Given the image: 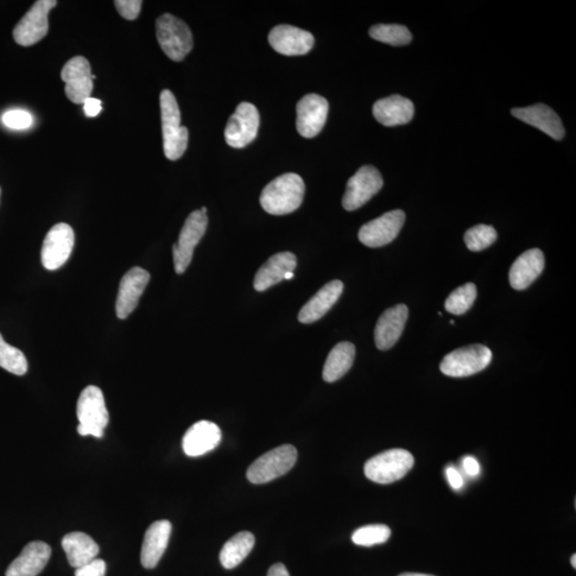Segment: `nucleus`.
Segmentation results:
<instances>
[{
    "mask_svg": "<svg viewBox=\"0 0 576 576\" xmlns=\"http://www.w3.org/2000/svg\"><path fill=\"white\" fill-rule=\"evenodd\" d=\"M400 576H434V575L422 574V573H403Z\"/></svg>",
    "mask_w": 576,
    "mask_h": 576,
    "instance_id": "79ce46f5",
    "label": "nucleus"
},
{
    "mask_svg": "<svg viewBox=\"0 0 576 576\" xmlns=\"http://www.w3.org/2000/svg\"><path fill=\"white\" fill-rule=\"evenodd\" d=\"M156 36L163 53L173 61L185 59L194 47L192 30L173 15L166 14L158 18Z\"/></svg>",
    "mask_w": 576,
    "mask_h": 576,
    "instance_id": "39448f33",
    "label": "nucleus"
},
{
    "mask_svg": "<svg viewBox=\"0 0 576 576\" xmlns=\"http://www.w3.org/2000/svg\"><path fill=\"white\" fill-rule=\"evenodd\" d=\"M3 123L11 130H27L34 123L33 116L26 110H14L4 113Z\"/></svg>",
    "mask_w": 576,
    "mask_h": 576,
    "instance_id": "f704fd0d",
    "label": "nucleus"
},
{
    "mask_svg": "<svg viewBox=\"0 0 576 576\" xmlns=\"http://www.w3.org/2000/svg\"><path fill=\"white\" fill-rule=\"evenodd\" d=\"M329 104L318 94H308L297 104V131L305 138L318 136L327 121Z\"/></svg>",
    "mask_w": 576,
    "mask_h": 576,
    "instance_id": "2eb2a0df",
    "label": "nucleus"
},
{
    "mask_svg": "<svg viewBox=\"0 0 576 576\" xmlns=\"http://www.w3.org/2000/svg\"><path fill=\"white\" fill-rule=\"evenodd\" d=\"M370 36L373 40L390 44V46L402 47L407 46L413 41V35L409 29L403 25H375L370 29Z\"/></svg>",
    "mask_w": 576,
    "mask_h": 576,
    "instance_id": "c756f323",
    "label": "nucleus"
},
{
    "mask_svg": "<svg viewBox=\"0 0 576 576\" xmlns=\"http://www.w3.org/2000/svg\"><path fill=\"white\" fill-rule=\"evenodd\" d=\"M78 432L80 435L103 438L104 429L109 425L110 414L102 390L95 385H89L81 392L78 402Z\"/></svg>",
    "mask_w": 576,
    "mask_h": 576,
    "instance_id": "20e7f679",
    "label": "nucleus"
},
{
    "mask_svg": "<svg viewBox=\"0 0 576 576\" xmlns=\"http://www.w3.org/2000/svg\"><path fill=\"white\" fill-rule=\"evenodd\" d=\"M451 325H455V321L454 320H451Z\"/></svg>",
    "mask_w": 576,
    "mask_h": 576,
    "instance_id": "a18cd8bd",
    "label": "nucleus"
},
{
    "mask_svg": "<svg viewBox=\"0 0 576 576\" xmlns=\"http://www.w3.org/2000/svg\"><path fill=\"white\" fill-rule=\"evenodd\" d=\"M86 116L89 118L97 117L102 111V102L94 98H89L84 104Z\"/></svg>",
    "mask_w": 576,
    "mask_h": 576,
    "instance_id": "58836bf2",
    "label": "nucleus"
},
{
    "mask_svg": "<svg viewBox=\"0 0 576 576\" xmlns=\"http://www.w3.org/2000/svg\"><path fill=\"white\" fill-rule=\"evenodd\" d=\"M383 186L382 174L375 167L364 166L347 183L343 207L348 212L359 210Z\"/></svg>",
    "mask_w": 576,
    "mask_h": 576,
    "instance_id": "9d476101",
    "label": "nucleus"
},
{
    "mask_svg": "<svg viewBox=\"0 0 576 576\" xmlns=\"http://www.w3.org/2000/svg\"><path fill=\"white\" fill-rule=\"evenodd\" d=\"M297 458L298 453L293 445L277 447L253 462L246 477L255 485L267 484L292 470Z\"/></svg>",
    "mask_w": 576,
    "mask_h": 576,
    "instance_id": "423d86ee",
    "label": "nucleus"
},
{
    "mask_svg": "<svg viewBox=\"0 0 576 576\" xmlns=\"http://www.w3.org/2000/svg\"><path fill=\"white\" fill-rule=\"evenodd\" d=\"M61 544L69 565L75 569L98 559L99 553V544L90 536L81 531H73L66 535Z\"/></svg>",
    "mask_w": 576,
    "mask_h": 576,
    "instance_id": "bb28decb",
    "label": "nucleus"
},
{
    "mask_svg": "<svg viewBox=\"0 0 576 576\" xmlns=\"http://www.w3.org/2000/svg\"><path fill=\"white\" fill-rule=\"evenodd\" d=\"M305 193V182L298 174L285 173L263 189L259 202L265 212L275 216H283L298 210Z\"/></svg>",
    "mask_w": 576,
    "mask_h": 576,
    "instance_id": "f257e3e1",
    "label": "nucleus"
},
{
    "mask_svg": "<svg viewBox=\"0 0 576 576\" xmlns=\"http://www.w3.org/2000/svg\"><path fill=\"white\" fill-rule=\"evenodd\" d=\"M150 278L149 272L141 267L131 268L123 276L116 302V312L120 319H128L135 311Z\"/></svg>",
    "mask_w": 576,
    "mask_h": 576,
    "instance_id": "dca6fc26",
    "label": "nucleus"
},
{
    "mask_svg": "<svg viewBox=\"0 0 576 576\" xmlns=\"http://www.w3.org/2000/svg\"><path fill=\"white\" fill-rule=\"evenodd\" d=\"M255 544L256 538L249 531H242L232 537L221 550V565L229 570L239 566L248 557Z\"/></svg>",
    "mask_w": 576,
    "mask_h": 576,
    "instance_id": "c85d7f7f",
    "label": "nucleus"
},
{
    "mask_svg": "<svg viewBox=\"0 0 576 576\" xmlns=\"http://www.w3.org/2000/svg\"><path fill=\"white\" fill-rule=\"evenodd\" d=\"M268 41L272 48L284 56L306 55L314 47L311 33L290 25H278L270 31Z\"/></svg>",
    "mask_w": 576,
    "mask_h": 576,
    "instance_id": "f3484780",
    "label": "nucleus"
},
{
    "mask_svg": "<svg viewBox=\"0 0 576 576\" xmlns=\"http://www.w3.org/2000/svg\"><path fill=\"white\" fill-rule=\"evenodd\" d=\"M392 531L387 525L372 524L360 528L352 534L351 539L360 547H372L389 540Z\"/></svg>",
    "mask_w": 576,
    "mask_h": 576,
    "instance_id": "473e14b6",
    "label": "nucleus"
},
{
    "mask_svg": "<svg viewBox=\"0 0 576 576\" xmlns=\"http://www.w3.org/2000/svg\"><path fill=\"white\" fill-rule=\"evenodd\" d=\"M173 525L167 520L156 521L145 533L141 560L142 566L153 569L160 562L164 550H167Z\"/></svg>",
    "mask_w": 576,
    "mask_h": 576,
    "instance_id": "a878e982",
    "label": "nucleus"
},
{
    "mask_svg": "<svg viewBox=\"0 0 576 576\" xmlns=\"http://www.w3.org/2000/svg\"><path fill=\"white\" fill-rule=\"evenodd\" d=\"M497 233L495 227L479 225L471 227L465 234V243L467 249L473 252L483 251L496 243Z\"/></svg>",
    "mask_w": 576,
    "mask_h": 576,
    "instance_id": "72a5a7b5",
    "label": "nucleus"
},
{
    "mask_svg": "<svg viewBox=\"0 0 576 576\" xmlns=\"http://www.w3.org/2000/svg\"><path fill=\"white\" fill-rule=\"evenodd\" d=\"M344 284L340 280L329 282L301 309L298 319L302 324H313L330 311L343 294Z\"/></svg>",
    "mask_w": 576,
    "mask_h": 576,
    "instance_id": "4be33fe9",
    "label": "nucleus"
},
{
    "mask_svg": "<svg viewBox=\"0 0 576 576\" xmlns=\"http://www.w3.org/2000/svg\"><path fill=\"white\" fill-rule=\"evenodd\" d=\"M372 113L380 124L392 128L409 123L414 116V105L401 95H391L377 100L372 107Z\"/></svg>",
    "mask_w": 576,
    "mask_h": 576,
    "instance_id": "5701e85b",
    "label": "nucleus"
},
{
    "mask_svg": "<svg viewBox=\"0 0 576 576\" xmlns=\"http://www.w3.org/2000/svg\"><path fill=\"white\" fill-rule=\"evenodd\" d=\"M511 113L515 118L534 126L555 141H561L565 136V129L560 118L547 105L536 104L525 109H515L511 110Z\"/></svg>",
    "mask_w": 576,
    "mask_h": 576,
    "instance_id": "412c9836",
    "label": "nucleus"
},
{
    "mask_svg": "<svg viewBox=\"0 0 576 576\" xmlns=\"http://www.w3.org/2000/svg\"><path fill=\"white\" fill-rule=\"evenodd\" d=\"M544 256L539 249L525 251L516 259L509 271L512 288L523 290L530 287L544 269Z\"/></svg>",
    "mask_w": 576,
    "mask_h": 576,
    "instance_id": "b1692460",
    "label": "nucleus"
},
{
    "mask_svg": "<svg viewBox=\"0 0 576 576\" xmlns=\"http://www.w3.org/2000/svg\"><path fill=\"white\" fill-rule=\"evenodd\" d=\"M0 367L16 376H23L28 371V362L25 354L16 347L9 345L2 334H0Z\"/></svg>",
    "mask_w": 576,
    "mask_h": 576,
    "instance_id": "7c9ffc66",
    "label": "nucleus"
},
{
    "mask_svg": "<svg viewBox=\"0 0 576 576\" xmlns=\"http://www.w3.org/2000/svg\"><path fill=\"white\" fill-rule=\"evenodd\" d=\"M57 4L58 3L56 0H39L35 3L14 30V37L18 46H35L48 34V15Z\"/></svg>",
    "mask_w": 576,
    "mask_h": 576,
    "instance_id": "1a4fd4ad",
    "label": "nucleus"
},
{
    "mask_svg": "<svg viewBox=\"0 0 576 576\" xmlns=\"http://www.w3.org/2000/svg\"><path fill=\"white\" fill-rule=\"evenodd\" d=\"M294 277H295L294 272H288V274L285 275L284 277V280H292Z\"/></svg>",
    "mask_w": 576,
    "mask_h": 576,
    "instance_id": "37998d69",
    "label": "nucleus"
},
{
    "mask_svg": "<svg viewBox=\"0 0 576 576\" xmlns=\"http://www.w3.org/2000/svg\"><path fill=\"white\" fill-rule=\"evenodd\" d=\"M258 128L259 113L257 107L246 102L239 104L227 121L225 141L234 149H243L255 141Z\"/></svg>",
    "mask_w": 576,
    "mask_h": 576,
    "instance_id": "f8f14e48",
    "label": "nucleus"
},
{
    "mask_svg": "<svg viewBox=\"0 0 576 576\" xmlns=\"http://www.w3.org/2000/svg\"><path fill=\"white\" fill-rule=\"evenodd\" d=\"M61 79L66 84V94L72 103L81 105L91 98L93 79L90 63L85 57H74L67 62L61 71Z\"/></svg>",
    "mask_w": 576,
    "mask_h": 576,
    "instance_id": "ddd939ff",
    "label": "nucleus"
},
{
    "mask_svg": "<svg viewBox=\"0 0 576 576\" xmlns=\"http://www.w3.org/2000/svg\"><path fill=\"white\" fill-rule=\"evenodd\" d=\"M106 562L103 560L95 559L86 565L76 569L75 576H105Z\"/></svg>",
    "mask_w": 576,
    "mask_h": 576,
    "instance_id": "e433bc0d",
    "label": "nucleus"
},
{
    "mask_svg": "<svg viewBox=\"0 0 576 576\" xmlns=\"http://www.w3.org/2000/svg\"><path fill=\"white\" fill-rule=\"evenodd\" d=\"M161 112L164 155L177 161L188 147V130L181 125V111L174 94L170 90L161 93Z\"/></svg>",
    "mask_w": 576,
    "mask_h": 576,
    "instance_id": "f03ea898",
    "label": "nucleus"
},
{
    "mask_svg": "<svg viewBox=\"0 0 576 576\" xmlns=\"http://www.w3.org/2000/svg\"><path fill=\"white\" fill-rule=\"evenodd\" d=\"M354 357H356V347L350 341H341L329 353L324 371H322V378L329 383L338 382L351 369Z\"/></svg>",
    "mask_w": 576,
    "mask_h": 576,
    "instance_id": "cd10ccee",
    "label": "nucleus"
},
{
    "mask_svg": "<svg viewBox=\"0 0 576 576\" xmlns=\"http://www.w3.org/2000/svg\"><path fill=\"white\" fill-rule=\"evenodd\" d=\"M406 215L401 210L382 215L361 227L360 242L370 248H379L388 245L398 236L403 229Z\"/></svg>",
    "mask_w": 576,
    "mask_h": 576,
    "instance_id": "4468645a",
    "label": "nucleus"
},
{
    "mask_svg": "<svg viewBox=\"0 0 576 576\" xmlns=\"http://www.w3.org/2000/svg\"><path fill=\"white\" fill-rule=\"evenodd\" d=\"M462 465H464L466 474L470 475L472 477H477L480 472L478 461L473 457H466L464 462H462Z\"/></svg>",
    "mask_w": 576,
    "mask_h": 576,
    "instance_id": "ea45409f",
    "label": "nucleus"
},
{
    "mask_svg": "<svg viewBox=\"0 0 576 576\" xmlns=\"http://www.w3.org/2000/svg\"><path fill=\"white\" fill-rule=\"evenodd\" d=\"M571 565L574 569L576 568V555L575 554L572 556Z\"/></svg>",
    "mask_w": 576,
    "mask_h": 576,
    "instance_id": "c03bdc74",
    "label": "nucleus"
},
{
    "mask_svg": "<svg viewBox=\"0 0 576 576\" xmlns=\"http://www.w3.org/2000/svg\"><path fill=\"white\" fill-rule=\"evenodd\" d=\"M207 225L206 207L189 215L180 233L179 242L173 246V261L177 275L183 274L192 263L195 246L204 238Z\"/></svg>",
    "mask_w": 576,
    "mask_h": 576,
    "instance_id": "0eeeda50",
    "label": "nucleus"
},
{
    "mask_svg": "<svg viewBox=\"0 0 576 576\" xmlns=\"http://www.w3.org/2000/svg\"><path fill=\"white\" fill-rule=\"evenodd\" d=\"M267 576H290L287 567L278 562L269 569Z\"/></svg>",
    "mask_w": 576,
    "mask_h": 576,
    "instance_id": "a19ab883",
    "label": "nucleus"
},
{
    "mask_svg": "<svg viewBox=\"0 0 576 576\" xmlns=\"http://www.w3.org/2000/svg\"><path fill=\"white\" fill-rule=\"evenodd\" d=\"M75 236L71 226L58 224L52 227L44 239L41 261L44 268L57 270L68 262L74 248Z\"/></svg>",
    "mask_w": 576,
    "mask_h": 576,
    "instance_id": "9b49d317",
    "label": "nucleus"
},
{
    "mask_svg": "<svg viewBox=\"0 0 576 576\" xmlns=\"http://www.w3.org/2000/svg\"><path fill=\"white\" fill-rule=\"evenodd\" d=\"M414 466V456L406 449H390L367 461L364 473L373 483L389 485L406 477Z\"/></svg>",
    "mask_w": 576,
    "mask_h": 576,
    "instance_id": "7ed1b4c3",
    "label": "nucleus"
},
{
    "mask_svg": "<svg viewBox=\"0 0 576 576\" xmlns=\"http://www.w3.org/2000/svg\"><path fill=\"white\" fill-rule=\"evenodd\" d=\"M296 266L297 257L292 252H281L272 256L256 275L255 282H253L256 290L265 292L274 285L282 282L288 272H294Z\"/></svg>",
    "mask_w": 576,
    "mask_h": 576,
    "instance_id": "393cba45",
    "label": "nucleus"
},
{
    "mask_svg": "<svg viewBox=\"0 0 576 576\" xmlns=\"http://www.w3.org/2000/svg\"><path fill=\"white\" fill-rule=\"evenodd\" d=\"M116 8L122 17L128 21H134L141 14L142 2L141 0H117Z\"/></svg>",
    "mask_w": 576,
    "mask_h": 576,
    "instance_id": "c9c22d12",
    "label": "nucleus"
},
{
    "mask_svg": "<svg viewBox=\"0 0 576 576\" xmlns=\"http://www.w3.org/2000/svg\"><path fill=\"white\" fill-rule=\"evenodd\" d=\"M492 352L484 345L461 347L442 360L440 370L445 375L462 378L475 375L488 367Z\"/></svg>",
    "mask_w": 576,
    "mask_h": 576,
    "instance_id": "6e6552de",
    "label": "nucleus"
},
{
    "mask_svg": "<svg viewBox=\"0 0 576 576\" xmlns=\"http://www.w3.org/2000/svg\"><path fill=\"white\" fill-rule=\"evenodd\" d=\"M477 297V288L473 283H466L455 289L445 301V309L454 315L465 314L470 309Z\"/></svg>",
    "mask_w": 576,
    "mask_h": 576,
    "instance_id": "2f4dec72",
    "label": "nucleus"
},
{
    "mask_svg": "<svg viewBox=\"0 0 576 576\" xmlns=\"http://www.w3.org/2000/svg\"><path fill=\"white\" fill-rule=\"evenodd\" d=\"M446 477L449 485H451L452 488L455 490H460L462 486H464V478H462L461 474L453 466H449L446 468Z\"/></svg>",
    "mask_w": 576,
    "mask_h": 576,
    "instance_id": "4c0bfd02",
    "label": "nucleus"
},
{
    "mask_svg": "<svg viewBox=\"0 0 576 576\" xmlns=\"http://www.w3.org/2000/svg\"><path fill=\"white\" fill-rule=\"evenodd\" d=\"M52 555L47 543L34 541L24 548L17 559L10 563L5 576H37L47 567Z\"/></svg>",
    "mask_w": 576,
    "mask_h": 576,
    "instance_id": "aec40b11",
    "label": "nucleus"
},
{
    "mask_svg": "<svg viewBox=\"0 0 576 576\" xmlns=\"http://www.w3.org/2000/svg\"><path fill=\"white\" fill-rule=\"evenodd\" d=\"M221 438L223 435L216 424L200 421L194 424L183 435V449L189 457H199L214 451L219 445Z\"/></svg>",
    "mask_w": 576,
    "mask_h": 576,
    "instance_id": "6ab92c4d",
    "label": "nucleus"
},
{
    "mask_svg": "<svg viewBox=\"0 0 576 576\" xmlns=\"http://www.w3.org/2000/svg\"><path fill=\"white\" fill-rule=\"evenodd\" d=\"M407 306L397 305L380 316L375 328V343L379 351H389L402 337L408 319Z\"/></svg>",
    "mask_w": 576,
    "mask_h": 576,
    "instance_id": "a211bd4d",
    "label": "nucleus"
}]
</instances>
